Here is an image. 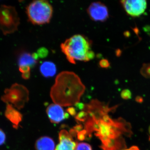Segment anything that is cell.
Returning <instances> with one entry per match:
<instances>
[{
    "instance_id": "obj_1",
    "label": "cell",
    "mask_w": 150,
    "mask_h": 150,
    "mask_svg": "<svg viewBox=\"0 0 150 150\" xmlns=\"http://www.w3.org/2000/svg\"><path fill=\"white\" fill-rule=\"evenodd\" d=\"M101 103L93 100L86 105L82 111L80 121H85L86 134L95 132V135L102 142L103 150H117L121 144L118 138L126 132V126L123 123L112 120L108 115V107Z\"/></svg>"
},
{
    "instance_id": "obj_2",
    "label": "cell",
    "mask_w": 150,
    "mask_h": 150,
    "mask_svg": "<svg viewBox=\"0 0 150 150\" xmlns=\"http://www.w3.org/2000/svg\"><path fill=\"white\" fill-rule=\"evenodd\" d=\"M85 89V86L76 74L64 71L56 76L50 96L55 104L72 106L79 102Z\"/></svg>"
},
{
    "instance_id": "obj_3",
    "label": "cell",
    "mask_w": 150,
    "mask_h": 150,
    "mask_svg": "<svg viewBox=\"0 0 150 150\" xmlns=\"http://www.w3.org/2000/svg\"><path fill=\"white\" fill-rule=\"evenodd\" d=\"M92 42L86 36L76 34L68 38L61 45L62 51L72 64L76 61L88 62L94 58L91 49Z\"/></svg>"
},
{
    "instance_id": "obj_4",
    "label": "cell",
    "mask_w": 150,
    "mask_h": 150,
    "mask_svg": "<svg viewBox=\"0 0 150 150\" xmlns=\"http://www.w3.org/2000/svg\"><path fill=\"white\" fill-rule=\"evenodd\" d=\"M26 13L32 24H46L49 23L53 16V7L48 1L45 0L33 1L26 8Z\"/></svg>"
},
{
    "instance_id": "obj_5",
    "label": "cell",
    "mask_w": 150,
    "mask_h": 150,
    "mask_svg": "<svg viewBox=\"0 0 150 150\" xmlns=\"http://www.w3.org/2000/svg\"><path fill=\"white\" fill-rule=\"evenodd\" d=\"M19 24L20 18L14 7L0 6V31L4 35L15 32Z\"/></svg>"
},
{
    "instance_id": "obj_6",
    "label": "cell",
    "mask_w": 150,
    "mask_h": 150,
    "mask_svg": "<svg viewBox=\"0 0 150 150\" xmlns=\"http://www.w3.org/2000/svg\"><path fill=\"white\" fill-rule=\"evenodd\" d=\"M28 98L29 92L27 88L22 85L14 83L10 88L6 89L1 100L7 104H13L15 107L21 109L28 101Z\"/></svg>"
},
{
    "instance_id": "obj_7",
    "label": "cell",
    "mask_w": 150,
    "mask_h": 150,
    "mask_svg": "<svg viewBox=\"0 0 150 150\" xmlns=\"http://www.w3.org/2000/svg\"><path fill=\"white\" fill-rule=\"evenodd\" d=\"M89 16L95 21L104 22L109 17V13L106 6L100 2L91 4L87 10Z\"/></svg>"
},
{
    "instance_id": "obj_8",
    "label": "cell",
    "mask_w": 150,
    "mask_h": 150,
    "mask_svg": "<svg viewBox=\"0 0 150 150\" xmlns=\"http://www.w3.org/2000/svg\"><path fill=\"white\" fill-rule=\"evenodd\" d=\"M126 12L132 17H139L144 13L147 7L145 0H127L121 1Z\"/></svg>"
},
{
    "instance_id": "obj_9",
    "label": "cell",
    "mask_w": 150,
    "mask_h": 150,
    "mask_svg": "<svg viewBox=\"0 0 150 150\" xmlns=\"http://www.w3.org/2000/svg\"><path fill=\"white\" fill-rule=\"evenodd\" d=\"M71 132L62 130L59 134V143L55 150H75L77 144L74 139Z\"/></svg>"
},
{
    "instance_id": "obj_10",
    "label": "cell",
    "mask_w": 150,
    "mask_h": 150,
    "mask_svg": "<svg viewBox=\"0 0 150 150\" xmlns=\"http://www.w3.org/2000/svg\"><path fill=\"white\" fill-rule=\"evenodd\" d=\"M46 112L50 121L56 124L69 117L68 113H65L62 106L55 103L48 105Z\"/></svg>"
},
{
    "instance_id": "obj_11",
    "label": "cell",
    "mask_w": 150,
    "mask_h": 150,
    "mask_svg": "<svg viewBox=\"0 0 150 150\" xmlns=\"http://www.w3.org/2000/svg\"><path fill=\"white\" fill-rule=\"evenodd\" d=\"M5 116L12 123L15 128H18L19 124L22 121V115L20 112L13 107L11 104H7L5 111Z\"/></svg>"
},
{
    "instance_id": "obj_12",
    "label": "cell",
    "mask_w": 150,
    "mask_h": 150,
    "mask_svg": "<svg viewBox=\"0 0 150 150\" xmlns=\"http://www.w3.org/2000/svg\"><path fill=\"white\" fill-rule=\"evenodd\" d=\"M38 58L36 53L31 54L24 53L21 55L18 59L19 67H26L32 68L37 64Z\"/></svg>"
},
{
    "instance_id": "obj_13",
    "label": "cell",
    "mask_w": 150,
    "mask_h": 150,
    "mask_svg": "<svg viewBox=\"0 0 150 150\" xmlns=\"http://www.w3.org/2000/svg\"><path fill=\"white\" fill-rule=\"evenodd\" d=\"M36 150H55L54 140L49 137H41L35 143Z\"/></svg>"
},
{
    "instance_id": "obj_14",
    "label": "cell",
    "mask_w": 150,
    "mask_h": 150,
    "mask_svg": "<svg viewBox=\"0 0 150 150\" xmlns=\"http://www.w3.org/2000/svg\"><path fill=\"white\" fill-rule=\"evenodd\" d=\"M40 71L43 76L46 78L51 77L56 74L57 69L56 65L53 62L47 61L41 64Z\"/></svg>"
},
{
    "instance_id": "obj_15",
    "label": "cell",
    "mask_w": 150,
    "mask_h": 150,
    "mask_svg": "<svg viewBox=\"0 0 150 150\" xmlns=\"http://www.w3.org/2000/svg\"><path fill=\"white\" fill-rule=\"evenodd\" d=\"M140 73L145 78L150 79V63L143 64Z\"/></svg>"
},
{
    "instance_id": "obj_16",
    "label": "cell",
    "mask_w": 150,
    "mask_h": 150,
    "mask_svg": "<svg viewBox=\"0 0 150 150\" xmlns=\"http://www.w3.org/2000/svg\"><path fill=\"white\" fill-rule=\"evenodd\" d=\"M75 150H92L91 146L86 143H80L77 144Z\"/></svg>"
},
{
    "instance_id": "obj_17",
    "label": "cell",
    "mask_w": 150,
    "mask_h": 150,
    "mask_svg": "<svg viewBox=\"0 0 150 150\" xmlns=\"http://www.w3.org/2000/svg\"><path fill=\"white\" fill-rule=\"evenodd\" d=\"M121 96L124 100L130 99L132 97V93L130 90L126 89L121 91Z\"/></svg>"
},
{
    "instance_id": "obj_18",
    "label": "cell",
    "mask_w": 150,
    "mask_h": 150,
    "mask_svg": "<svg viewBox=\"0 0 150 150\" xmlns=\"http://www.w3.org/2000/svg\"><path fill=\"white\" fill-rule=\"evenodd\" d=\"M99 64L100 67L103 68H109L110 66V63L108 62V60L106 59H103L99 62Z\"/></svg>"
},
{
    "instance_id": "obj_19",
    "label": "cell",
    "mask_w": 150,
    "mask_h": 150,
    "mask_svg": "<svg viewBox=\"0 0 150 150\" xmlns=\"http://www.w3.org/2000/svg\"><path fill=\"white\" fill-rule=\"evenodd\" d=\"M37 54L38 57H43L46 56L48 54V51L45 48H41L38 51Z\"/></svg>"
},
{
    "instance_id": "obj_20",
    "label": "cell",
    "mask_w": 150,
    "mask_h": 150,
    "mask_svg": "<svg viewBox=\"0 0 150 150\" xmlns=\"http://www.w3.org/2000/svg\"><path fill=\"white\" fill-rule=\"evenodd\" d=\"M6 137L4 131L0 129V146L3 144L5 142Z\"/></svg>"
},
{
    "instance_id": "obj_21",
    "label": "cell",
    "mask_w": 150,
    "mask_h": 150,
    "mask_svg": "<svg viewBox=\"0 0 150 150\" xmlns=\"http://www.w3.org/2000/svg\"><path fill=\"white\" fill-rule=\"evenodd\" d=\"M30 76V72L25 73L22 74V77L24 79L27 80L29 79Z\"/></svg>"
},
{
    "instance_id": "obj_22",
    "label": "cell",
    "mask_w": 150,
    "mask_h": 150,
    "mask_svg": "<svg viewBox=\"0 0 150 150\" xmlns=\"http://www.w3.org/2000/svg\"><path fill=\"white\" fill-rule=\"evenodd\" d=\"M135 100L139 103H142L144 101V99L142 96H137L135 98Z\"/></svg>"
},
{
    "instance_id": "obj_23",
    "label": "cell",
    "mask_w": 150,
    "mask_h": 150,
    "mask_svg": "<svg viewBox=\"0 0 150 150\" xmlns=\"http://www.w3.org/2000/svg\"><path fill=\"white\" fill-rule=\"evenodd\" d=\"M123 150H140L139 149L138 147L136 146H133L131 147V148H129V149H124Z\"/></svg>"
},
{
    "instance_id": "obj_24",
    "label": "cell",
    "mask_w": 150,
    "mask_h": 150,
    "mask_svg": "<svg viewBox=\"0 0 150 150\" xmlns=\"http://www.w3.org/2000/svg\"><path fill=\"white\" fill-rule=\"evenodd\" d=\"M149 133L150 135V126H149Z\"/></svg>"
},
{
    "instance_id": "obj_25",
    "label": "cell",
    "mask_w": 150,
    "mask_h": 150,
    "mask_svg": "<svg viewBox=\"0 0 150 150\" xmlns=\"http://www.w3.org/2000/svg\"><path fill=\"white\" fill-rule=\"evenodd\" d=\"M149 141L150 142V137H149Z\"/></svg>"
}]
</instances>
